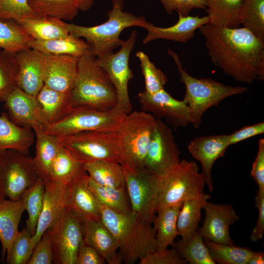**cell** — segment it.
Wrapping results in <instances>:
<instances>
[{
  "label": "cell",
  "mask_w": 264,
  "mask_h": 264,
  "mask_svg": "<svg viewBox=\"0 0 264 264\" xmlns=\"http://www.w3.org/2000/svg\"><path fill=\"white\" fill-rule=\"evenodd\" d=\"M199 29L211 61L224 74L248 84L264 80V42L250 31L211 23Z\"/></svg>",
  "instance_id": "cell-1"
},
{
  "label": "cell",
  "mask_w": 264,
  "mask_h": 264,
  "mask_svg": "<svg viewBox=\"0 0 264 264\" xmlns=\"http://www.w3.org/2000/svg\"><path fill=\"white\" fill-rule=\"evenodd\" d=\"M99 205L101 220L116 239L122 262L133 264L156 250L155 231L152 223L132 212L122 213L100 203Z\"/></svg>",
  "instance_id": "cell-2"
},
{
  "label": "cell",
  "mask_w": 264,
  "mask_h": 264,
  "mask_svg": "<svg viewBox=\"0 0 264 264\" xmlns=\"http://www.w3.org/2000/svg\"><path fill=\"white\" fill-rule=\"evenodd\" d=\"M111 1L112 8L108 13V19L100 24L84 26L65 22L69 33L86 40L89 54L96 58L113 52L121 46L124 41L120 35L124 29L132 26L142 27L146 21L143 16L124 11L123 0Z\"/></svg>",
  "instance_id": "cell-3"
},
{
  "label": "cell",
  "mask_w": 264,
  "mask_h": 264,
  "mask_svg": "<svg viewBox=\"0 0 264 264\" xmlns=\"http://www.w3.org/2000/svg\"><path fill=\"white\" fill-rule=\"evenodd\" d=\"M71 93L73 107H86L106 111L113 109L117 103L113 85L96 58L90 54L79 59Z\"/></svg>",
  "instance_id": "cell-4"
},
{
  "label": "cell",
  "mask_w": 264,
  "mask_h": 264,
  "mask_svg": "<svg viewBox=\"0 0 264 264\" xmlns=\"http://www.w3.org/2000/svg\"><path fill=\"white\" fill-rule=\"evenodd\" d=\"M156 124V118L142 111L125 115L115 133L120 158V164L127 171L144 169V159Z\"/></svg>",
  "instance_id": "cell-5"
},
{
  "label": "cell",
  "mask_w": 264,
  "mask_h": 264,
  "mask_svg": "<svg viewBox=\"0 0 264 264\" xmlns=\"http://www.w3.org/2000/svg\"><path fill=\"white\" fill-rule=\"evenodd\" d=\"M167 53L177 66L179 81L185 86L183 100L190 110L192 124L195 128L199 127L203 114L210 108L217 106L227 97L244 93L249 89L245 87L226 85L211 78L194 77L183 68L176 53L169 48Z\"/></svg>",
  "instance_id": "cell-6"
},
{
  "label": "cell",
  "mask_w": 264,
  "mask_h": 264,
  "mask_svg": "<svg viewBox=\"0 0 264 264\" xmlns=\"http://www.w3.org/2000/svg\"><path fill=\"white\" fill-rule=\"evenodd\" d=\"M205 184L195 162L180 160L168 172L159 176L156 212L160 208L198 197L204 193Z\"/></svg>",
  "instance_id": "cell-7"
},
{
  "label": "cell",
  "mask_w": 264,
  "mask_h": 264,
  "mask_svg": "<svg viewBox=\"0 0 264 264\" xmlns=\"http://www.w3.org/2000/svg\"><path fill=\"white\" fill-rule=\"evenodd\" d=\"M57 139L61 145L84 163L99 160L120 163L114 130L84 131Z\"/></svg>",
  "instance_id": "cell-8"
},
{
  "label": "cell",
  "mask_w": 264,
  "mask_h": 264,
  "mask_svg": "<svg viewBox=\"0 0 264 264\" xmlns=\"http://www.w3.org/2000/svg\"><path fill=\"white\" fill-rule=\"evenodd\" d=\"M137 35V31H133L117 52L96 58L99 65L106 71L116 90L117 103L111 110L123 116L130 113L132 109L129 95L128 84L133 75L129 66V59L135 45Z\"/></svg>",
  "instance_id": "cell-9"
},
{
  "label": "cell",
  "mask_w": 264,
  "mask_h": 264,
  "mask_svg": "<svg viewBox=\"0 0 264 264\" xmlns=\"http://www.w3.org/2000/svg\"><path fill=\"white\" fill-rule=\"evenodd\" d=\"M39 176L33 158L14 150H0V191L5 198H21Z\"/></svg>",
  "instance_id": "cell-10"
},
{
  "label": "cell",
  "mask_w": 264,
  "mask_h": 264,
  "mask_svg": "<svg viewBox=\"0 0 264 264\" xmlns=\"http://www.w3.org/2000/svg\"><path fill=\"white\" fill-rule=\"evenodd\" d=\"M124 116L112 110L104 111L77 107L60 121L42 126L47 133L65 136L84 131L115 130Z\"/></svg>",
  "instance_id": "cell-11"
},
{
  "label": "cell",
  "mask_w": 264,
  "mask_h": 264,
  "mask_svg": "<svg viewBox=\"0 0 264 264\" xmlns=\"http://www.w3.org/2000/svg\"><path fill=\"white\" fill-rule=\"evenodd\" d=\"M125 181L132 212L152 223L156 213L159 176L145 169L125 170Z\"/></svg>",
  "instance_id": "cell-12"
},
{
  "label": "cell",
  "mask_w": 264,
  "mask_h": 264,
  "mask_svg": "<svg viewBox=\"0 0 264 264\" xmlns=\"http://www.w3.org/2000/svg\"><path fill=\"white\" fill-rule=\"evenodd\" d=\"M49 230L53 263L75 264L78 248L83 240L82 222L66 208Z\"/></svg>",
  "instance_id": "cell-13"
},
{
  "label": "cell",
  "mask_w": 264,
  "mask_h": 264,
  "mask_svg": "<svg viewBox=\"0 0 264 264\" xmlns=\"http://www.w3.org/2000/svg\"><path fill=\"white\" fill-rule=\"evenodd\" d=\"M180 154L172 129L156 119L144 159V169L157 176H163L179 163Z\"/></svg>",
  "instance_id": "cell-14"
},
{
  "label": "cell",
  "mask_w": 264,
  "mask_h": 264,
  "mask_svg": "<svg viewBox=\"0 0 264 264\" xmlns=\"http://www.w3.org/2000/svg\"><path fill=\"white\" fill-rule=\"evenodd\" d=\"M138 98L143 111L157 119L164 118L175 131L192 123L191 111L185 102L175 99L164 88L153 94L141 92Z\"/></svg>",
  "instance_id": "cell-15"
},
{
  "label": "cell",
  "mask_w": 264,
  "mask_h": 264,
  "mask_svg": "<svg viewBox=\"0 0 264 264\" xmlns=\"http://www.w3.org/2000/svg\"><path fill=\"white\" fill-rule=\"evenodd\" d=\"M203 208L205 218L198 229L203 238L217 243L235 244L231 238L229 227L239 220L231 205L206 201Z\"/></svg>",
  "instance_id": "cell-16"
},
{
  "label": "cell",
  "mask_w": 264,
  "mask_h": 264,
  "mask_svg": "<svg viewBox=\"0 0 264 264\" xmlns=\"http://www.w3.org/2000/svg\"><path fill=\"white\" fill-rule=\"evenodd\" d=\"M18 65L17 86L26 93L36 96L44 85L45 54L28 48L15 54Z\"/></svg>",
  "instance_id": "cell-17"
},
{
  "label": "cell",
  "mask_w": 264,
  "mask_h": 264,
  "mask_svg": "<svg viewBox=\"0 0 264 264\" xmlns=\"http://www.w3.org/2000/svg\"><path fill=\"white\" fill-rule=\"evenodd\" d=\"M229 135L218 134L197 137L188 146L192 156L201 163L205 184L210 192L214 189L212 169L215 161L223 156L228 145Z\"/></svg>",
  "instance_id": "cell-18"
},
{
  "label": "cell",
  "mask_w": 264,
  "mask_h": 264,
  "mask_svg": "<svg viewBox=\"0 0 264 264\" xmlns=\"http://www.w3.org/2000/svg\"><path fill=\"white\" fill-rule=\"evenodd\" d=\"M44 194L42 211L37 223L36 232L32 236V246L40 240L44 233L55 224L66 208L68 185L44 180Z\"/></svg>",
  "instance_id": "cell-19"
},
{
  "label": "cell",
  "mask_w": 264,
  "mask_h": 264,
  "mask_svg": "<svg viewBox=\"0 0 264 264\" xmlns=\"http://www.w3.org/2000/svg\"><path fill=\"white\" fill-rule=\"evenodd\" d=\"M10 119L16 125L32 129L35 124H46L36 96L16 88L4 101Z\"/></svg>",
  "instance_id": "cell-20"
},
{
  "label": "cell",
  "mask_w": 264,
  "mask_h": 264,
  "mask_svg": "<svg viewBox=\"0 0 264 264\" xmlns=\"http://www.w3.org/2000/svg\"><path fill=\"white\" fill-rule=\"evenodd\" d=\"M87 174L68 185L66 208L82 222L101 220L99 203L88 187Z\"/></svg>",
  "instance_id": "cell-21"
},
{
  "label": "cell",
  "mask_w": 264,
  "mask_h": 264,
  "mask_svg": "<svg viewBox=\"0 0 264 264\" xmlns=\"http://www.w3.org/2000/svg\"><path fill=\"white\" fill-rule=\"evenodd\" d=\"M210 22L208 16L199 17L198 16H183L180 14H178L176 23L167 27L156 26L146 21L142 27L147 30V34L142 42L147 44L157 39H165L186 43L194 38L197 29Z\"/></svg>",
  "instance_id": "cell-22"
},
{
  "label": "cell",
  "mask_w": 264,
  "mask_h": 264,
  "mask_svg": "<svg viewBox=\"0 0 264 264\" xmlns=\"http://www.w3.org/2000/svg\"><path fill=\"white\" fill-rule=\"evenodd\" d=\"M46 55L44 85L62 92H71L78 68V58L68 55Z\"/></svg>",
  "instance_id": "cell-23"
},
{
  "label": "cell",
  "mask_w": 264,
  "mask_h": 264,
  "mask_svg": "<svg viewBox=\"0 0 264 264\" xmlns=\"http://www.w3.org/2000/svg\"><path fill=\"white\" fill-rule=\"evenodd\" d=\"M83 240L94 247L109 264H120L118 243L101 220L82 222Z\"/></svg>",
  "instance_id": "cell-24"
},
{
  "label": "cell",
  "mask_w": 264,
  "mask_h": 264,
  "mask_svg": "<svg viewBox=\"0 0 264 264\" xmlns=\"http://www.w3.org/2000/svg\"><path fill=\"white\" fill-rule=\"evenodd\" d=\"M25 210L21 198L5 199L0 203V242L2 246V259L10 250L12 243L19 232V225Z\"/></svg>",
  "instance_id": "cell-25"
},
{
  "label": "cell",
  "mask_w": 264,
  "mask_h": 264,
  "mask_svg": "<svg viewBox=\"0 0 264 264\" xmlns=\"http://www.w3.org/2000/svg\"><path fill=\"white\" fill-rule=\"evenodd\" d=\"M36 98L46 124H53L60 121L67 115L73 108L71 92L57 91L44 85Z\"/></svg>",
  "instance_id": "cell-26"
},
{
  "label": "cell",
  "mask_w": 264,
  "mask_h": 264,
  "mask_svg": "<svg viewBox=\"0 0 264 264\" xmlns=\"http://www.w3.org/2000/svg\"><path fill=\"white\" fill-rule=\"evenodd\" d=\"M35 136V156L33 160L39 175L44 180L48 178L51 166L62 145L57 137L45 132L41 124L32 129Z\"/></svg>",
  "instance_id": "cell-27"
},
{
  "label": "cell",
  "mask_w": 264,
  "mask_h": 264,
  "mask_svg": "<svg viewBox=\"0 0 264 264\" xmlns=\"http://www.w3.org/2000/svg\"><path fill=\"white\" fill-rule=\"evenodd\" d=\"M34 132L20 127L9 118L7 113L0 115V150H14L28 154L34 142Z\"/></svg>",
  "instance_id": "cell-28"
},
{
  "label": "cell",
  "mask_w": 264,
  "mask_h": 264,
  "mask_svg": "<svg viewBox=\"0 0 264 264\" xmlns=\"http://www.w3.org/2000/svg\"><path fill=\"white\" fill-rule=\"evenodd\" d=\"M183 202L159 208L153 223L155 231L156 250L166 249L173 246L178 235L177 228L178 216Z\"/></svg>",
  "instance_id": "cell-29"
},
{
  "label": "cell",
  "mask_w": 264,
  "mask_h": 264,
  "mask_svg": "<svg viewBox=\"0 0 264 264\" xmlns=\"http://www.w3.org/2000/svg\"><path fill=\"white\" fill-rule=\"evenodd\" d=\"M87 174L84 163L62 145L52 162L48 177L45 180L68 185Z\"/></svg>",
  "instance_id": "cell-30"
},
{
  "label": "cell",
  "mask_w": 264,
  "mask_h": 264,
  "mask_svg": "<svg viewBox=\"0 0 264 264\" xmlns=\"http://www.w3.org/2000/svg\"><path fill=\"white\" fill-rule=\"evenodd\" d=\"M29 47L46 55H68L79 58L89 54L86 41L70 33L48 40H33L29 43Z\"/></svg>",
  "instance_id": "cell-31"
},
{
  "label": "cell",
  "mask_w": 264,
  "mask_h": 264,
  "mask_svg": "<svg viewBox=\"0 0 264 264\" xmlns=\"http://www.w3.org/2000/svg\"><path fill=\"white\" fill-rule=\"evenodd\" d=\"M17 22L35 40L45 41L67 35L64 21L50 17L35 16Z\"/></svg>",
  "instance_id": "cell-32"
},
{
  "label": "cell",
  "mask_w": 264,
  "mask_h": 264,
  "mask_svg": "<svg viewBox=\"0 0 264 264\" xmlns=\"http://www.w3.org/2000/svg\"><path fill=\"white\" fill-rule=\"evenodd\" d=\"M88 176L97 184L116 188L125 187V170L118 162L99 160L84 163Z\"/></svg>",
  "instance_id": "cell-33"
},
{
  "label": "cell",
  "mask_w": 264,
  "mask_h": 264,
  "mask_svg": "<svg viewBox=\"0 0 264 264\" xmlns=\"http://www.w3.org/2000/svg\"><path fill=\"white\" fill-rule=\"evenodd\" d=\"M210 198V195L203 193L197 198L183 202L177 220L178 234L181 239L190 238L199 228L201 210Z\"/></svg>",
  "instance_id": "cell-34"
},
{
  "label": "cell",
  "mask_w": 264,
  "mask_h": 264,
  "mask_svg": "<svg viewBox=\"0 0 264 264\" xmlns=\"http://www.w3.org/2000/svg\"><path fill=\"white\" fill-rule=\"evenodd\" d=\"M206 9L211 23L219 26L237 28L241 24L243 0H207Z\"/></svg>",
  "instance_id": "cell-35"
},
{
  "label": "cell",
  "mask_w": 264,
  "mask_h": 264,
  "mask_svg": "<svg viewBox=\"0 0 264 264\" xmlns=\"http://www.w3.org/2000/svg\"><path fill=\"white\" fill-rule=\"evenodd\" d=\"M87 184L99 203L118 212L126 214L132 212L126 187L116 188L100 185L89 176Z\"/></svg>",
  "instance_id": "cell-36"
},
{
  "label": "cell",
  "mask_w": 264,
  "mask_h": 264,
  "mask_svg": "<svg viewBox=\"0 0 264 264\" xmlns=\"http://www.w3.org/2000/svg\"><path fill=\"white\" fill-rule=\"evenodd\" d=\"M180 256L190 264H215L198 229L189 239L175 241L173 246Z\"/></svg>",
  "instance_id": "cell-37"
},
{
  "label": "cell",
  "mask_w": 264,
  "mask_h": 264,
  "mask_svg": "<svg viewBox=\"0 0 264 264\" xmlns=\"http://www.w3.org/2000/svg\"><path fill=\"white\" fill-rule=\"evenodd\" d=\"M33 39L17 22L0 19V48L15 54L28 48Z\"/></svg>",
  "instance_id": "cell-38"
},
{
  "label": "cell",
  "mask_w": 264,
  "mask_h": 264,
  "mask_svg": "<svg viewBox=\"0 0 264 264\" xmlns=\"http://www.w3.org/2000/svg\"><path fill=\"white\" fill-rule=\"evenodd\" d=\"M210 256L220 264H247L253 251L246 247L217 243L203 238Z\"/></svg>",
  "instance_id": "cell-39"
},
{
  "label": "cell",
  "mask_w": 264,
  "mask_h": 264,
  "mask_svg": "<svg viewBox=\"0 0 264 264\" xmlns=\"http://www.w3.org/2000/svg\"><path fill=\"white\" fill-rule=\"evenodd\" d=\"M30 7L37 16L71 21L79 10L72 0H28Z\"/></svg>",
  "instance_id": "cell-40"
},
{
  "label": "cell",
  "mask_w": 264,
  "mask_h": 264,
  "mask_svg": "<svg viewBox=\"0 0 264 264\" xmlns=\"http://www.w3.org/2000/svg\"><path fill=\"white\" fill-rule=\"evenodd\" d=\"M44 189V180L39 176L37 181L26 189L21 197L24 202L25 210L28 213L26 227L29 230L32 236L36 232L43 208Z\"/></svg>",
  "instance_id": "cell-41"
},
{
  "label": "cell",
  "mask_w": 264,
  "mask_h": 264,
  "mask_svg": "<svg viewBox=\"0 0 264 264\" xmlns=\"http://www.w3.org/2000/svg\"><path fill=\"white\" fill-rule=\"evenodd\" d=\"M241 24L264 42V0H243Z\"/></svg>",
  "instance_id": "cell-42"
},
{
  "label": "cell",
  "mask_w": 264,
  "mask_h": 264,
  "mask_svg": "<svg viewBox=\"0 0 264 264\" xmlns=\"http://www.w3.org/2000/svg\"><path fill=\"white\" fill-rule=\"evenodd\" d=\"M18 65L15 54L0 48V101L4 102L17 86Z\"/></svg>",
  "instance_id": "cell-43"
},
{
  "label": "cell",
  "mask_w": 264,
  "mask_h": 264,
  "mask_svg": "<svg viewBox=\"0 0 264 264\" xmlns=\"http://www.w3.org/2000/svg\"><path fill=\"white\" fill-rule=\"evenodd\" d=\"M136 56L140 62L142 74L145 79V91L150 94L164 89L168 82L167 76L151 61L148 56L141 51H137Z\"/></svg>",
  "instance_id": "cell-44"
},
{
  "label": "cell",
  "mask_w": 264,
  "mask_h": 264,
  "mask_svg": "<svg viewBox=\"0 0 264 264\" xmlns=\"http://www.w3.org/2000/svg\"><path fill=\"white\" fill-rule=\"evenodd\" d=\"M32 235L25 227L14 240L9 252L6 255L8 264H27L32 253Z\"/></svg>",
  "instance_id": "cell-45"
},
{
  "label": "cell",
  "mask_w": 264,
  "mask_h": 264,
  "mask_svg": "<svg viewBox=\"0 0 264 264\" xmlns=\"http://www.w3.org/2000/svg\"><path fill=\"white\" fill-rule=\"evenodd\" d=\"M36 16L30 7L28 0H0V19H20Z\"/></svg>",
  "instance_id": "cell-46"
},
{
  "label": "cell",
  "mask_w": 264,
  "mask_h": 264,
  "mask_svg": "<svg viewBox=\"0 0 264 264\" xmlns=\"http://www.w3.org/2000/svg\"><path fill=\"white\" fill-rule=\"evenodd\" d=\"M53 263V252L51 238L48 230L43 234L35 246L27 264H51Z\"/></svg>",
  "instance_id": "cell-47"
},
{
  "label": "cell",
  "mask_w": 264,
  "mask_h": 264,
  "mask_svg": "<svg viewBox=\"0 0 264 264\" xmlns=\"http://www.w3.org/2000/svg\"><path fill=\"white\" fill-rule=\"evenodd\" d=\"M165 11L169 14L176 11L178 14L187 16L194 9H206L207 0H159Z\"/></svg>",
  "instance_id": "cell-48"
},
{
  "label": "cell",
  "mask_w": 264,
  "mask_h": 264,
  "mask_svg": "<svg viewBox=\"0 0 264 264\" xmlns=\"http://www.w3.org/2000/svg\"><path fill=\"white\" fill-rule=\"evenodd\" d=\"M139 264H185L187 262L173 247L171 249L156 250L139 261Z\"/></svg>",
  "instance_id": "cell-49"
},
{
  "label": "cell",
  "mask_w": 264,
  "mask_h": 264,
  "mask_svg": "<svg viewBox=\"0 0 264 264\" xmlns=\"http://www.w3.org/2000/svg\"><path fill=\"white\" fill-rule=\"evenodd\" d=\"M105 260L92 246L84 240L81 242L77 254L75 264H105Z\"/></svg>",
  "instance_id": "cell-50"
},
{
  "label": "cell",
  "mask_w": 264,
  "mask_h": 264,
  "mask_svg": "<svg viewBox=\"0 0 264 264\" xmlns=\"http://www.w3.org/2000/svg\"><path fill=\"white\" fill-rule=\"evenodd\" d=\"M250 176L255 180L258 190L264 191V139L258 141V151L250 171Z\"/></svg>",
  "instance_id": "cell-51"
},
{
  "label": "cell",
  "mask_w": 264,
  "mask_h": 264,
  "mask_svg": "<svg viewBox=\"0 0 264 264\" xmlns=\"http://www.w3.org/2000/svg\"><path fill=\"white\" fill-rule=\"evenodd\" d=\"M264 132V123L263 122L244 126L229 135V146Z\"/></svg>",
  "instance_id": "cell-52"
},
{
  "label": "cell",
  "mask_w": 264,
  "mask_h": 264,
  "mask_svg": "<svg viewBox=\"0 0 264 264\" xmlns=\"http://www.w3.org/2000/svg\"><path fill=\"white\" fill-rule=\"evenodd\" d=\"M255 202L258 210V218L250 235V240L253 242L262 239L264 233V191H257Z\"/></svg>",
  "instance_id": "cell-53"
},
{
  "label": "cell",
  "mask_w": 264,
  "mask_h": 264,
  "mask_svg": "<svg viewBox=\"0 0 264 264\" xmlns=\"http://www.w3.org/2000/svg\"><path fill=\"white\" fill-rule=\"evenodd\" d=\"M79 11L85 12L93 6L95 0H72Z\"/></svg>",
  "instance_id": "cell-54"
},
{
  "label": "cell",
  "mask_w": 264,
  "mask_h": 264,
  "mask_svg": "<svg viewBox=\"0 0 264 264\" xmlns=\"http://www.w3.org/2000/svg\"><path fill=\"white\" fill-rule=\"evenodd\" d=\"M264 263V254L263 252H253L249 258L247 264H263Z\"/></svg>",
  "instance_id": "cell-55"
},
{
  "label": "cell",
  "mask_w": 264,
  "mask_h": 264,
  "mask_svg": "<svg viewBox=\"0 0 264 264\" xmlns=\"http://www.w3.org/2000/svg\"><path fill=\"white\" fill-rule=\"evenodd\" d=\"M5 198V197L0 191V203Z\"/></svg>",
  "instance_id": "cell-56"
}]
</instances>
